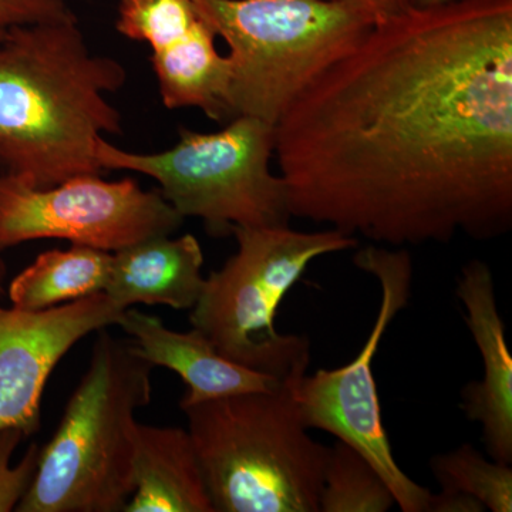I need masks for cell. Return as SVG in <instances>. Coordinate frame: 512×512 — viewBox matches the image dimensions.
<instances>
[{
    "label": "cell",
    "instance_id": "3957f363",
    "mask_svg": "<svg viewBox=\"0 0 512 512\" xmlns=\"http://www.w3.org/2000/svg\"><path fill=\"white\" fill-rule=\"evenodd\" d=\"M96 333L87 372L16 511L121 512L134 493V414L151 402L156 366L130 338Z\"/></svg>",
    "mask_w": 512,
    "mask_h": 512
},
{
    "label": "cell",
    "instance_id": "8fae6325",
    "mask_svg": "<svg viewBox=\"0 0 512 512\" xmlns=\"http://www.w3.org/2000/svg\"><path fill=\"white\" fill-rule=\"evenodd\" d=\"M456 295L484 366L483 379L461 392V409L480 424L491 460L512 464V356L490 266L480 259L467 262L457 278Z\"/></svg>",
    "mask_w": 512,
    "mask_h": 512
},
{
    "label": "cell",
    "instance_id": "8992f818",
    "mask_svg": "<svg viewBox=\"0 0 512 512\" xmlns=\"http://www.w3.org/2000/svg\"><path fill=\"white\" fill-rule=\"evenodd\" d=\"M227 42L234 117L276 124L299 94L372 29L342 0H195Z\"/></svg>",
    "mask_w": 512,
    "mask_h": 512
},
{
    "label": "cell",
    "instance_id": "5b68a950",
    "mask_svg": "<svg viewBox=\"0 0 512 512\" xmlns=\"http://www.w3.org/2000/svg\"><path fill=\"white\" fill-rule=\"evenodd\" d=\"M232 235L237 252L205 278L192 328L239 365L281 382L305 375L311 342L276 330L279 306L315 259L355 249L359 241L338 229L302 232L289 225L237 227Z\"/></svg>",
    "mask_w": 512,
    "mask_h": 512
},
{
    "label": "cell",
    "instance_id": "4fadbf2b",
    "mask_svg": "<svg viewBox=\"0 0 512 512\" xmlns=\"http://www.w3.org/2000/svg\"><path fill=\"white\" fill-rule=\"evenodd\" d=\"M204 252L191 234L160 235L111 252L104 292L121 308L136 303L164 305L185 311L200 299Z\"/></svg>",
    "mask_w": 512,
    "mask_h": 512
},
{
    "label": "cell",
    "instance_id": "277c9868",
    "mask_svg": "<svg viewBox=\"0 0 512 512\" xmlns=\"http://www.w3.org/2000/svg\"><path fill=\"white\" fill-rule=\"evenodd\" d=\"M305 375L181 404L215 512H319L329 447L303 423L295 389Z\"/></svg>",
    "mask_w": 512,
    "mask_h": 512
},
{
    "label": "cell",
    "instance_id": "7402d4cb",
    "mask_svg": "<svg viewBox=\"0 0 512 512\" xmlns=\"http://www.w3.org/2000/svg\"><path fill=\"white\" fill-rule=\"evenodd\" d=\"M450 2L454 0H407V6L412 9H433Z\"/></svg>",
    "mask_w": 512,
    "mask_h": 512
},
{
    "label": "cell",
    "instance_id": "7a4b0ae2",
    "mask_svg": "<svg viewBox=\"0 0 512 512\" xmlns=\"http://www.w3.org/2000/svg\"><path fill=\"white\" fill-rule=\"evenodd\" d=\"M114 57L90 50L74 13L0 40V171L39 188L101 174L100 138L123 131L107 99L126 84Z\"/></svg>",
    "mask_w": 512,
    "mask_h": 512
},
{
    "label": "cell",
    "instance_id": "6da1fadb",
    "mask_svg": "<svg viewBox=\"0 0 512 512\" xmlns=\"http://www.w3.org/2000/svg\"><path fill=\"white\" fill-rule=\"evenodd\" d=\"M291 217L373 244L512 229V0L407 8L275 124Z\"/></svg>",
    "mask_w": 512,
    "mask_h": 512
},
{
    "label": "cell",
    "instance_id": "44dd1931",
    "mask_svg": "<svg viewBox=\"0 0 512 512\" xmlns=\"http://www.w3.org/2000/svg\"><path fill=\"white\" fill-rule=\"evenodd\" d=\"M359 6L375 18L376 22L399 15L403 10L409 8L407 0H342Z\"/></svg>",
    "mask_w": 512,
    "mask_h": 512
},
{
    "label": "cell",
    "instance_id": "cb8c5ba5",
    "mask_svg": "<svg viewBox=\"0 0 512 512\" xmlns=\"http://www.w3.org/2000/svg\"><path fill=\"white\" fill-rule=\"evenodd\" d=\"M0 174H2V171H0Z\"/></svg>",
    "mask_w": 512,
    "mask_h": 512
},
{
    "label": "cell",
    "instance_id": "603a6c76",
    "mask_svg": "<svg viewBox=\"0 0 512 512\" xmlns=\"http://www.w3.org/2000/svg\"><path fill=\"white\" fill-rule=\"evenodd\" d=\"M6 278V265L5 262H3L2 256H0V285L3 284V281H5Z\"/></svg>",
    "mask_w": 512,
    "mask_h": 512
},
{
    "label": "cell",
    "instance_id": "7c38bea8",
    "mask_svg": "<svg viewBox=\"0 0 512 512\" xmlns=\"http://www.w3.org/2000/svg\"><path fill=\"white\" fill-rule=\"evenodd\" d=\"M119 326L148 362L173 370L187 384L180 406L268 392L282 383L268 373L256 372L220 355L197 329L177 332L168 329L157 316L130 308L124 311Z\"/></svg>",
    "mask_w": 512,
    "mask_h": 512
},
{
    "label": "cell",
    "instance_id": "9c48e42d",
    "mask_svg": "<svg viewBox=\"0 0 512 512\" xmlns=\"http://www.w3.org/2000/svg\"><path fill=\"white\" fill-rule=\"evenodd\" d=\"M184 220L160 191L143 190L133 178L84 174L39 188L0 174V252L36 239L116 252L174 234Z\"/></svg>",
    "mask_w": 512,
    "mask_h": 512
},
{
    "label": "cell",
    "instance_id": "2e32d148",
    "mask_svg": "<svg viewBox=\"0 0 512 512\" xmlns=\"http://www.w3.org/2000/svg\"><path fill=\"white\" fill-rule=\"evenodd\" d=\"M396 505L375 467L343 441L329 447L319 512H386Z\"/></svg>",
    "mask_w": 512,
    "mask_h": 512
},
{
    "label": "cell",
    "instance_id": "ffe728a7",
    "mask_svg": "<svg viewBox=\"0 0 512 512\" xmlns=\"http://www.w3.org/2000/svg\"><path fill=\"white\" fill-rule=\"evenodd\" d=\"M485 507L477 498L457 491L441 490L439 494L431 493L427 512H483Z\"/></svg>",
    "mask_w": 512,
    "mask_h": 512
},
{
    "label": "cell",
    "instance_id": "52a82bcc",
    "mask_svg": "<svg viewBox=\"0 0 512 512\" xmlns=\"http://www.w3.org/2000/svg\"><path fill=\"white\" fill-rule=\"evenodd\" d=\"M178 134L174 147L151 154L121 150L103 137L94 157L103 171L153 178L178 214L200 218L215 237L237 227L289 225L285 181L271 171L274 124L238 116L217 133L181 127Z\"/></svg>",
    "mask_w": 512,
    "mask_h": 512
},
{
    "label": "cell",
    "instance_id": "e0dca14e",
    "mask_svg": "<svg viewBox=\"0 0 512 512\" xmlns=\"http://www.w3.org/2000/svg\"><path fill=\"white\" fill-rule=\"evenodd\" d=\"M430 467L441 490L471 495L491 512L512 511L511 464L485 460L477 448L463 444L431 458Z\"/></svg>",
    "mask_w": 512,
    "mask_h": 512
},
{
    "label": "cell",
    "instance_id": "ba28073f",
    "mask_svg": "<svg viewBox=\"0 0 512 512\" xmlns=\"http://www.w3.org/2000/svg\"><path fill=\"white\" fill-rule=\"evenodd\" d=\"M353 261L379 282L382 301L375 325L362 350L348 365L320 369L311 376L306 373L296 384V400L309 430L332 434L375 467L400 510L427 512L431 491L413 481L397 464L384 429L382 404L373 375V360L380 343L412 296V256L404 248L373 244L359 249Z\"/></svg>",
    "mask_w": 512,
    "mask_h": 512
},
{
    "label": "cell",
    "instance_id": "5bb4252c",
    "mask_svg": "<svg viewBox=\"0 0 512 512\" xmlns=\"http://www.w3.org/2000/svg\"><path fill=\"white\" fill-rule=\"evenodd\" d=\"M133 474L124 512H215L188 430L137 421Z\"/></svg>",
    "mask_w": 512,
    "mask_h": 512
},
{
    "label": "cell",
    "instance_id": "d6986e66",
    "mask_svg": "<svg viewBox=\"0 0 512 512\" xmlns=\"http://www.w3.org/2000/svg\"><path fill=\"white\" fill-rule=\"evenodd\" d=\"M72 12L66 0H0V40L18 26L63 18Z\"/></svg>",
    "mask_w": 512,
    "mask_h": 512
},
{
    "label": "cell",
    "instance_id": "9a60e30c",
    "mask_svg": "<svg viewBox=\"0 0 512 512\" xmlns=\"http://www.w3.org/2000/svg\"><path fill=\"white\" fill-rule=\"evenodd\" d=\"M111 252L73 245L37 256L9 286L13 308L43 311L104 292Z\"/></svg>",
    "mask_w": 512,
    "mask_h": 512
},
{
    "label": "cell",
    "instance_id": "ac0fdd59",
    "mask_svg": "<svg viewBox=\"0 0 512 512\" xmlns=\"http://www.w3.org/2000/svg\"><path fill=\"white\" fill-rule=\"evenodd\" d=\"M25 437L15 427L0 430V512L16 511L35 481L42 451L39 444H30L18 466H10L16 447Z\"/></svg>",
    "mask_w": 512,
    "mask_h": 512
},
{
    "label": "cell",
    "instance_id": "30bf717a",
    "mask_svg": "<svg viewBox=\"0 0 512 512\" xmlns=\"http://www.w3.org/2000/svg\"><path fill=\"white\" fill-rule=\"evenodd\" d=\"M124 311L106 292L43 311L0 305V430L15 427L26 437L39 431L43 392L57 363L90 333L119 326Z\"/></svg>",
    "mask_w": 512,
    "mask_h": 512
}]
</instances>
